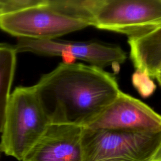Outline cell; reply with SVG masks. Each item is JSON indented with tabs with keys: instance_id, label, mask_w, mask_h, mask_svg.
Masks as SVG:
<instances>
[{
	"instance_id": "1",
	"label": "cell",
	"mask_w": 161,
	"mask_h": 161,
	"mask_svg": "<svg viewBox=\"0 0 161 161\" xmlns=\"http://www.w3.org/2000/svg\"><path fill=\"white\" fill-rule=\"evenodd\" d=\"M51 123L86 127L117 97L114 75L92 65L64 62L33 85Z\"/></svg>"
},
{
	"instance_id": "2",
	"label": "cell",
	"mask_w": 161,
	"mask_h": 161,
	"mask_svg": "<svg viewBox=\"0 0 161 161\" xmlns=\"http://www.w3.org/2000/svg\"><path fill=\"white\" fill-rule=\"evenodd\" d=\"M50 124L34 86L16 87L11 94L1 132L3 153L23 161Z\"/></svg>"
},
{
	"instance_id": "3",
	"label": "cell",
	"mask_w": 161,
	"mask_h": 161,
	"mask_svg": "<svg viewBox=\"0 0 161 161\" xmlns=\"http://www.w3.org/2000/svg\"><path fill=\"white\" fill-rule=\"evenodd\" d=\"M82 161H150L161 148V131L82 128Z\"/></svg>"
},
{
	"instance_id": "4",
	"label": "cell",
	"mask_w": 161,
	"mask_h": 161,
	"mask_svg": "<svg viewBox=\"0 0 161 161\" xmlns=\"http://www.w3.org/2000/svg\"><path fill=\"white\" fill-rule=\"evenodd\" d=\"M92 26L128 38L161 27V0H97Z\"/></svg>"
},
{
	"instance_id": "5",
	"label": "cell",
	"mask_w": 161,
	"mask_h": 161,
	"mask_svg": "<svg viewBox=\"0 0 161 161\" xmlns=\"http://www.w3.org/2000/svg\"><path fill=\"white\" fill-rule=\"evenodd\" d=\"M89 25L84 21L64 16L46 4L7 14L0 18V29L17 38L40 40H55L80 30Z\"/></svg>"
},
{
	"instance_id": "6",
	"label": "cell",
	"mask_w": 161,
	"mask_h": 161,
	"mask_svg": "<svg viewBox=\"0 0 161 161\" xmlns=\"http://www.w3.org/2000/svg\"><path fill=\"white\" fill-rule=\"evenodd\" d=\"M17 53H31L42 56L62 57L80 59L91 65L103 69L119 65L126 60V53L118 46L94 42H70L55 40H40L17 38L14 45Z\"/></svg>"
},
{
	"instance_id": "7",
	"label": "cell",
	"mask_w": 161,
	"mask_h": 161,
	"mask_svg": "<svg viewBox=\"0 0 161 161\" xmlns=\"http://www.w3.org/2000/svg\"><path fill=\"white\" fill-rule=\"evenodd\" d=\"M85 128L161 131V115L140 100L121 91Z\"/></svg>"
},
{
	"instance_id": "8",
	"label": "cell",
	"mask_w": 161,
	"mask_h": 161,
	"mask_svg": "<svg viewBox=\"0 0 161 161\" xmlns=\"http://www.w3.org/2000/svg\"><path fill=\"white\" fill-rule=\"evenodd\" d=\"M82 128L51 123L23 161H82Z\"/></svg>"
},
{
	"instance_id": "9",
	"label": "cell",
	"mask_w": 161,
	"mask_h": 161,
	"mask_svg": "<svg viewBox=\"0 0 161 161\" xmlns=\"http://www.w3.org/2000/svg\"><path fill=\"white\" fill-rule=\"evenodd\" d=\"M128 43L136 72L153 78L161 67V27L143 36L128 38Z\"/></svg>"
},
{
	"instance_id": "10",
	"label": "cell",
	"mask_w": 161,
	"mask_h": 161,
	"mask_svg": "<svg viewBox=\"0 0 161 161\" xmlns=\"http://www.w3.org/2000/svg\"><path fill=\"white\" fill-rule=\"evenodd\" d=\"M17 52L9 43H0V133H1L5 115L10 99L11 86L16 67Z\"/></svg>"
},
{
	"instance_id": "11",
	"label": "cell",
	"mask_w": 161,
	"mask_h": 161,
	"mask_svg": "<svg viewBox=\"0 0 161 161\" xmlns=\"http://www.w3.org/2000/svg\"><path fill=\"white\" fill-rule=\"evenodd\" d=\"M97 2V0H46V4L64 16L92 26Z\"/></svg>"
},
{
	"instance_id": "12",
	"label": "cell",
	"mask_w": 161,
	"mask_h": 161,
	"mask_svg": "<svg viewBox=\"0 0 161 161\" xmlns=\"http://www.w3.org/2000/svg\"><path fill=\"white\" fill-rule=\"evenodd\" d=\"M35 4L33 0H0V18L3 15L33 6Z\"/></svg>"
},
{
	"instance_id": "13",
	"label": "cell",
	"mask_w": 161,
	"mask_h": 161,
	"mask_svg": "<svg viewBox=\"0 0 161 161\" xmlns=\"http://www.w3.org/2000/svg\"><path fill=\"white\" fill-rule=\"evenodd\" d=\"M150 161H161V148L158 153Z\"/></svg>"
},
{
	"instance_id": "14",
	"label": "cell",
	"mask_w": 161,
	"mask_h": 161,
	"mask_svg": "<svg viewBox=\"0 0 161 161\" xmlns=\"http://www.w3.org/2000/svg\"><path fill=\"white\" fill-rule=\"evenodd\" d=\"M154 79H155L157 82H158V84H160V86H161V72H157L153 77Z\"/></svg>"
},
{
	"instance_id": "15",
	"label": "cell",
	"mask_w": 161,
	"mask_h": 161,
	"mask_svg": "<svg viewBox=\"0 0 161 161\" xmlns=\"http://www.w3.org/2000/svg\"><path fill=\"white\" fill-rule=\"evenodd\" d=\"M3 153V152H2V150H1V145H0V158H1V155Z\"/></svg>"
},
{
	"instance_id": "16",
	"label": "cell",
	"mask_w": 161,
	"mask_h": 161,
	"mask_svg": "<svg viewBox=\"0 0 161 161\" xmlns=\"http://www.w3.org/2000/svg\"><path fill=\"white\" fill-rule=\"evenodd\" d=\"M157 72H161V67L159 68V69L158 70V71L157 72ZM157 73H156V74H157Z\"/></svg>"
}]
</instances>
